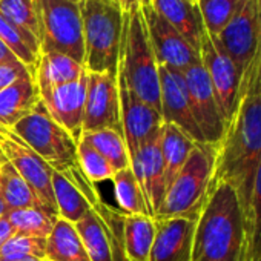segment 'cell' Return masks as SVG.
I'll list each match as a JSON object with an SVG mask.
<instances>
[{
	"instance_id": "cell-28",
	"label": "cell",
	"mask_w": 261,
	"mask_h": 261,
	"mask_svg": "<svg viewBox=\"0 0 261 261\" xmlns=\"http://www.w3.org/2000/svg\"><path fill=\"white\" fill-rule=\"evenodd\" d=\"M82 142L92 146L100 155H103L108 163L117 171L130 166V159L127 152V146L121 133L114 129H100L91 130V133L82 134Z\"/></svg>"
},
{
	"instance_id": "cell-20",
	"label": "cell",
	"mask_w": 261,
	"mask_h": 261,
	"mask_svg": "<svg viewBox=\"0 0 261 261\" xmlns=\"http://www.w3.org/2000/svg\"><path fill=\"white\" fill-rule=\"evenodd\" d=\"M40 101L34 79L23 77L0 91V126L11 129Z\"/></svg>"
},
{
	"instance_id": "cell-2",
	"label": "cell",
	"mask_w": 261,
	"mask_h": 261,
	"mask_svg": "<svg viewBox=\"0 0 261 261\" xmlns=\"http://www.w3.org/2000/svg\"><path fill=\"white\" fill-rule=\"evenodd\" d=\"M191 261H247V221L235 188L212 180L195 218Z\"/></svg>"
},
{
	"instance_id": "cell-8",
	"label": "cell",
	"mask_w": 261,
	"mask_h": 261,
	"mask_svg": "<svg viewBox=\"0 0 261 261\" xmlns=\"http://www.w3.org/2000/svg\"><path fill=\"white\" fill-rule=\"evenodd\" d=\"M0 155L30 185L45 211L54 217H59L51 183V174L54 169L46 165L13 130L4 126H0Z\"/></svg>"
},
{
	"instance_id": "cell-39",
	"label": "cell",
	"mask_w": 261,
	"mask_h": 261,
	"mask_svg": "<svg viewBox=\"0 0 261 261\" xmlns=\"http://www.w3.org/2000/svg\"><path fill=\"white\" fill-rule=\"evenodd\" d=\"M115 2L123 8L124 13L140 8L143 5H151V0H115Z\"/></svg>"
},
{
	"instance_id": "cell-22",
	"label": "cell",
	"mask_w": 261,
	"mask_h": 261,
	"mask_svg": "<svg viewBox=\"0 0 261 261\" xmlns=\"http://www.w3.org/2000/svg\"><path fill=\"white\" fill-rule=\"evenodd\" d=\"M155 237V220L149 215L123 217V252L126 261H149Z\"/></svg>"
},
{
	"instance_id": "cell-35",
	"label": "cell",
	"mask_w": 261,
	"mask_h": 261,
	"mask_svg": "<svg viewBox=\"0 0 261 261\" xmlns=\"http://www.w3.org/2000/svg\"><path fill=\"white\" fill-rule=\"evenodd\" d=\"M0 14L39 39V16L36 0H0Z\"/></svg>"
},
{
	"instance_id": "cell-37",
	"label": "cell",
	"mask_w": 261,
	"mask_h": 261,
	"mask_svg": "<svg viewBox=\"0 0 261 261\" xmlns=\"http://www.w3.org/2000/svg\"><path fill=\"white\" fill-rule=\"evenodd\" d=\"M30 75L33 77V74L30 72V69L22 62H13V63H4V65H0V91L5 89L10 85H13L19 79L30 77Z\"/></svg>"
},
{
	"instance_id": "cell-3",
	"label": "cell",
	"mask_w": 261,
	"mask_h": 261,
	"mask_svg": "<svg viewBox=\"0 0 261 261\" xmlns=\"http://www.w3.org/2000/svg\"><path fill=\"white\" fill-rule=\"evenodd\" d=\"M80 13L86 71L117 75L124 28L123 8L115 0H83Z\"/></svg>"
},
{
	"instance_id": "cell-17",
	"label": "cell",
	"mask_w": 261,
	"mask_h": 261,
	"mask_svg": "<svg viewBox=\"0 0 261 261\" xmlns=\"http://www.w3.org/2000/svg\"><path fill=\"white\" fill-rule=\"evenodd\" d=\"M130 169L142 188L149 215L154 218L168 189L159 139L143 145L134 155H130Z\"/></svg>"
},
{
	"instance_id": "cell-15",
	"label": "cell",
	"mask_w": 261,
	"mask_h": 261,
	"mask_svg": "<svg viewBox=\"0 0 261 261\" xmlns=\"http://www.w3.org/2000/svg\"><path fill=\"white\" fill-rule=\"evenodd\" d=\"M86 83L88 71L75 82L60 85L39 94L40 101L46 108L51 118L60 124L77 143L83 134Z\"/></svg>"
},
{
	"instance_id": "cell-45",
	"label": "cell",
	"mask_w": 261,
	"mask_h": 261,
	"mask_svg": "<svg viewBox=\"0 0 261 261\" xmlns=\"http://www.w3.org/2000/svg\"><path fill=\"white\" fill-rule=\"evenodd\" d=\"M43 261H48V259H43Z\"/></svg>"
},
{
	"instance_id": "cell-26",
	"label": "cell",
	"mask_w": 261,
	"mask_h": 261,
	"mask_svg": "<svg viewBox=\"0 0 261 261\" xmlns=\"http://www.w3.org/2000/svg\"><path fill=\"white\" fill-rule=\"evenodd\" d=\"M0 40L14 53L19 62H22L34 77V71L40 57L39 39L0 14Z\"/></svg>"
},
{
	"instance_id": "cell-32",
	"label": "cell",
	"mask_w": 261,
	"mask_h": 261,
	"mask_svg": "<svg viewBox=\"0 0 261 261\" xmlns=\"http://www.w3.org/2000/svg\"><path fill=\"white\" fill-rule=\"evenodd\" d=\"M246 0H197L207 34L217 37L233 19Z\"/></svg>"
},
{
	"instance_id": "cell-36",
	"label": "cell",
	"mask_w": 261,
	"mask_h": 261,
	"mask_svg": "<svg viewBox=\"0 0 261 261\" xmlns=\"http://www.w3.org/2000/svg\"><path fill=\"white\" fill-rule=\"evenodd\" d=\"M46 238L13 235L0 249V261H19L27 258L45 259Z\"/></svg>"
},
{
	"instance_id": "cell-43",
	"label": "cell",
	"mask_w": 261,
	"mask_h": 261,
	"mask_svg": "<svg viewBox=\"0 0 261 261\" xmlns=\"http://www.w3.org/2000/svg\"><path fill=\"white\" fill-rule=\"evenodd\" d=\"M19 261H43V259H37V258H27V259H19Z\"/></svg>"
},
{
	"instance_id": "cell-23",
	"label": "cell",
	"mask_w": 261,
	"mask_h": 261,
	"mask_svg": "<svg viewBox=\"0 0 261 261\" xmlns=\"http://www.w3.org/2000/svg\"><path fill=\"white\" fill-rule=\"evenodd\" d=\"M159 145L162 159L165 163V174H166V185L172 183L177 177L180 169L188 162L192 149L195 148V142L191 140L181 129L171 123H163L159 136Z\"/></svg>"
},
{
	"instance_id": "cell-9",
	"label": "cell",
	"mask_w": 261,
	"mask_h": 261,
	"mask_svg": "<svg viewBox=\"0 0 261 261\" xmlns=\"http://www.w3.org/2000/svg\"><path fill=\"white\" fill-rule=\"evenodd\" d=\"M200 62L209 75L224 123H227L237 103L243 74L223 49L217 37L207 33H204L201 39Z\"/></svg>"
},
{
	"instance_id": "cell-18",
	"label": "cell",
	"mask_w": 261,
	"mask_h": 261,
	"mask_svg": "<svg viewBox=\"0 0 261 261\" xmlns=\"http://www.w3.org/2000/svg\"><path fill=\"white\" fill-rule=\"evenodd\" d=\"M195 218L155 220V237L149 261H191Z\"/></svg>"
},
{
	"instance_id": "cell-33",
	"label": "cell",
	"mask_w": 261,
	"mask_h": 261,
	"mask_svg": "<svg viewBox=\"0 0 261 261\" xmlns=\"http://www.w3.org/2000/svg\"><path fill=\"white\" fill-rule=\"evenodd\" d=\"M247 261L261 258V160L255 172L247 209Z\"/></svg>"
},
{
	"instance_id": "cell-24",
	"label": "cell",
	"mask_w": 261,
	"mask_h": 261,
	"mask_svg": "<svg viewBox=\"0 0 261 261\" xmlns=\"http://www.w3.org/2000/svg\"><path fill=\"white\" fill-rule=\"evenodd\" d=\"M45 259L48 261H91L75 226L60 217L46 238Z\"/></svg>"
},
{
	"instance_id": "cell-25",
	"label": "cell",
	"mask_w": 261,
	"mask_h": 261,
	"mask_svg": "<svg viewBox=\"0 0 261 261\" xmlns=\"http://www.w3.org/2000/svg\"><path fill=\"white\" fill-rule=\"evenodd\" d=\"M0 195L8 207V212L23 207H40L45 211L30 185L2 155H0Z\"/></svg>"
},
{
	"instance_id": "cell-6",
	"label": "cell",
	"mask_w": 261,
	"mask_h": 261,
	"mask_svg": "<svg viewBox=\"0 0 261 261\" xmlns=\"http://www.w3.org/2000/svg\"><path fill=\"white\" fill-rule=\"evenodd\" d=\"M40 53H60L85 65L80 4L72 0H36Z\"/></svg>"
},
{
	"instance_id": "cell-44",
	"label": "cell",
	"mask_w": 261,
	"mask_h": 261,
	"mask_svg": "<svg viewBox=\"0 0 261 261\" xmlns=\"http://www.w3.org/2000/svg\"><path fill=\"white\" fill-rule=\"evenodd\" d=\"M72 2H75V4H82L83 0H72Z\"/></svg>"
},
{
	"instance_id": "cell-46",
	"label": "cell",
	"mask_w": 261,
	"mask_h": 261,
	"mask_svg": "<svg viewBox=\"0 0 261 261\" xmlns=\"http://www.w3.org/2000/svg\"><path fill=\"white\" fill-rule=\"evenodd\" d=\"M259 261H261V258H259Z\"/></svg>"
},
{
	"instance_id": "cell-5",
	"label": "cell",
	"mask_w": 261,
	"mask_h": 261,
	"mask_svg": "<svg viewBox=\"0 0 261 261\" xmlns=\"http://www.w3.org/2000/svg\"><path fill=\"white\" fill-rule=\"evenodd\" d=\"M215 148L209 145H195L188 162L166 189L163 203L154 220L191 217L197 214L204 201L214 175Z\"/></svg>"
},
{
	"instance_id": "cell-38",
	"label": "cell",
	"mask_w": 261,
	"mask_h": 261,
	"mask_svg": "<svg viewBox=\"0 0 261 261\" xmlns=\"http://www.w3.org/2000/svg\"><path fill=\"white\" fill-rule=\"evenodd\" d=\"M255 4V11H256V20H258V49H256V56L253 59V62L250 63L249 69H261V0H253Z\"/></svg>"
},
{
	"instance_id": "cell-30",
	"label": "cell",
	"mask_w": 261,
	"mask_h": 261,
	"mask_svg": "<svg viewBox=\"0 0 261 261\" xmlns=\"http://www.w3.org/2000/svg\"><path fill=\"white\" fill-rule=\"evenodd\" d=\"M111 181L114 183L115 201L121 212L130 215H149L145 195L130 166L117 171Z\"/></svg>"
},
{
	"instance_id": "cell-42",
	"label": "cell",
	"mask_w": 261,
	"mask_h": 261,
	"mask_svg": "<svg viewBox=\"0 0 261 261\" xmlns=\"http://www.w3.org/2000/svg\"><path fill=\"white\" fill-rule=\"evenodd\" d=\"M7 214H8V207H7V204H5L2 195H0V221H2V220L7 217Z\"/></svg>"
},
{
	"instance_id": "cell-10",
	"label": "cell",
	"mask_w": 261,
	"mask_h": 261,
	"mask_svg": "<svg viewBox=\"0 0 261 261\" xmlns=\"http://www.w3.org/2000/svg\"><path fill=\"white\" fill-rule=\"evenodd\" d=\"M120 95V124L121 136L127 146L129 159L143 145L159 139L163 118L160 111L146 105L126 86L124 80L117 75Z\"/></svg>"
},
{
	"instance_id": "cell-21",
	"label": "cell",
	"mask_w": 261,
	"mask_h": 261,
	"mask_svg": "<svg viewBox=\"0 0 261 261\" xmlns=\"http://www.w3.org/2000/svg\"><path fill=\"white\" fill-rule=\"evenodd\" d=\"M83 74H86L85 65L74 59L60 53H40L34 71V82L40 94L56 86L75 82Z\"/></svg>"
},
{
	"instance_id": "cell-13",
	"label": "cell",
	"mask_w": 261,
	"mask_h": 261,
	"mask_svg": "<svg viewBox=\"0 0 261 261\" xmlns=\"http://www.w3.org/2000/svg\"><path fill=\"white\" fill-rule=\"evenodd\" d=\"M140 10L159 65L185 72L189 66L200 62V54L152 8V5H143Z\"/></svg>"
},
{
	"instance_id": "cell-12",
	"label": "cell",
	"mask_w": 261,
	"mask_h": 261,
	"mask_svg": "<svg viewBox=\"0 0 261 261\" xmlns=\"http://www.w3.org/2000/svg\"><path fill=\"white\" fill-rule=\"evenodd\" d=\"M100 129L121 133L118 82L117 75L108 72H88L83 133Z\"/></svg>"
},
{
	"instance_id": "cell-29",
	"label": "cell",
	"mask_w": 261,
	"mask_h": 261,
	"mask_svg": "<svg viewBox=\"0 0 261 261\" xmlns=\"http://www.w3.org/2000/svg\"><path fill=\"white\" fill-rule=\"evenodd\" d=\"M74 226L91 261H114L108 232L100 218L92 211H89Z\"/></svg>"
},
{
	"instance_id": "cell-16",
	"label": "cell",
	"mask_w": 261,
	"mask_h": 261,
	"mask_svg": "<svg viewBox=\"0 0 261 261\" xmlns=\"http://www.w3.org/2000/svg\"><path fill=\"white\" fill-rule=\"evenodd\" d=\"M258 20L253 0H246L229 25L217 36L223 49L244 74L258 49Z\"/></svg>"
},
{
	"instance_id": "cell-40",
	"label": "cell",
	"mask_w": 261,
	"mask_h": 261,
	"mask_svg": "<svg viewBox=\"0 0 261 261\" xmlns=\"http://www.w3.org/2000/svg\"><path fill=\"white\" fill-rule=\"evenodd\" d=\"M13 235H14V232H13L11 224L8 223L7 218H4L2 221H0V249H2V246H4Z\"/></svg>"
},
{
	"instance_id": "cell-4",
	"label": "cell",
	"mask_w": 261,
	"mask_h": 261,
	"mask_svg": "<svg viewBox=\"0 0 261 261\" xmlns=\"http://www.w3.org/2000/svg\"><path fill=\"white\" fill-rule=\"evenodd\" d=\"M126 86L140 100L160 111L159 63L149 43L146 23L140 8L124 13L123 40L118 72Z\"/></svg>"
},
{
	"instance_id": "cell-7",
	"label": "cell",
	"mask_w": 261,
	"mask_h": 261,
	"mask_svg": "<svg viewBox=\"0 0 261 261\" xmlns=\"http://www.w3.org/2000/svg\"><path fill=\"white\" fill-rule=\"evenodd\" d=\"M10 130L57 172L77 163V142L51 118L42 101Z\"/></svg>"
},
{
	"instance_id": "cell-1",
	"label": "cell",
	"mask_w": 261,
	"mask_h": 261,
	"mask_svg": "<svg viewBox=\"0 0 261 261\" xmlns=\"http://www.w3.org/2000/svg\"><path fill=\"white\" fill-rule=\"evenodd\" d=\"M259 160L261 69H249L241 77L233 112L226 123L221 142L215 146L212 175V180H226L235 188L246 215Z\"/></svg>"
},
{
	"instance_id": "cell-11",
	"label": "cell",
	"mask_w": 261,
	"mask_h": 261,
	"mask_svg": "<svg viewBox=\"0 0 261 261\" xmlns=\"http://www.w3.org/2000/svg\"><path fill=\"white\" fill-rule=\"evenodd\" d=\"M183 77L188 88L192 114L201 130L204 143L215 148L223 139L226 123L220 111L209 75L201 62H198L189 66L183 72Z\"/></svg>"
},
{
	"instance_id": "cell-34",
	"label": "cell",
	"mask_w": 261,
	"mask_h": 261,
	"mask_svg": "<svg viewBox=\"0 0 261 261\" xmlns=\"http://www.w3.org/2000/svg\"><path fill=\"white\" fill-rule=\"evenodd\" d=\"M77 162L83 174L95 186L103 181H111L115 174V169L108 163V160L82 140L77 143Z\"/></svg>"
},
{
	"instance_id": "cell-14",
	"label": "cell",
	"mask_w": 261,
	"mask_h": 261,
	"mask_svg": "<svg viewBox=\"0 0 261 261\" xmlns=\"http://www.w3.org/2000/svg\"><path fill=\"white\" fill-rule=\"evenodd\" d=\"M160 77V114L163 123H171L197 145H206L194 118L183 72L159 65Z\"/></svg>"
},
{
	"instance_id": "cell-19",
	"label": "cell",
	"mask_w": 261,
	"mask_h": 261,
	"mask_svg": "<svg viewBox=\"0 0 261 261\" xmlns=\"http://www.w3.org/2000/svg\"><path fill=\"white\" fill-rule=\"evenodd\" d=\"M151 5L200 54L206 30L197 0H151Z\"/></svg>"
},
{
	"instance_id": "cell-27",
	"label": "cell",
	"mask_w": 261,
	"mask_h": 261,
	"mask_svg": "<svg viewBox=\"0 0 261 261\" xmlns=\"http://www.w3.org/2000/svg\"><path fill=\"white\" fill-rule=\"evenodd\" d=\"M51 183H53V191H54L57 215L60 218L75 224L91 211V206L85 200L82 192L60 172L53 171Z\"/></svg>"
},
{
	"instance_id": "cell-41",
	"label": "cell",
	"mask_w": 261,
	"mask_h": 261,
	"mask_svg": "<svg viewBox=\"0 0 261 261\" xmlns=\"http://www.w3.org/2000/svg\"><path fill=\"white\" fill-rule=\"evenodd\" d=\"M13 62H19V59L14 56V53L0 40V65L4 63H13Z\"/></svg>"
},
{
	"instance_id": "cell-31",
	"label": "cell",
	"mask_w": 261,
	"mask_h": 261,
	"mask_svg": "<svg viewBox=\"0 0 261 261\" xmlns=\"http://www.w3.org/2000/svg\"><path fill=\"white\" fill-rule=\"evenodd\" d=\"M13 227L14 235L31 238H48L56 218L40 207H23L10 211L5 217Z\"/></svg>"
}]
</instances>
